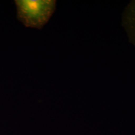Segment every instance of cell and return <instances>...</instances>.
<instances>
[{
    "label": "cell",
    "instance_id": "cell-1",
    "mask_svg": "<svg viewBox=\"0 0 135 135\" xmlns=\"http://www.w3.org/2000/svg\"><path fill=\"white\" fill-rule=\"evenodd\" d=\"M17 18L27 28L41 30L56 8L55 0H16Z\"/></svg>",
    "mask_w": 135,
    "mask_h": 135
},
{
    "label": "cell",
    "instance_id": "cell-2",
    "mask_svg": "<svg viewBox=\"0 0 135 135\" xmlns=\"http://www.w3.org/2000/svg\"><path fill=\"white\" fill-rule=\"evenodd\" d=\"M121 17L122 26L129 42L135 48V0L131 1L126 6Z\"/></svg>",
    "mask_w": 135,
    "mask_h": 135
}]
</instances>
